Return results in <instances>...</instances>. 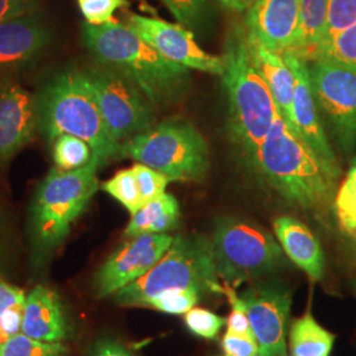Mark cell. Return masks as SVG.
Returning <instances> with one entry per match:
<instances>
[{"mask_svg": "<svg viewBox=\"0 0 356 356\" xmlns=\"http://www.w3.org/2000/svg\"><path fill=\"white\" fill-rule=\"evenodd\" d=\"M251 164L293 206L322 211L334 204L341 168L314 152L281 115L259 145Z\"/></svg>", "mask_w": 356, "mask_h": 356, "instance_id": "obj_1", "label": "cell"}, {"mask_svg": "<svg viewBox=\"0 0 356 356\" xmlns=\"http://www.w3.org/2000/svg\"><path fill=\"white\" fill-rule=\"evenodd\" d=\"M81 38L97 64L132 79L154 108L177 102L189 86V69L163 57L118 20L103 26L85 22L81 26Z\"/></svg>", "mask_w": 356, "mask_h": 356, "instance_id": "obj_2", "label": "cell"}, {"mask_svg": "<svg viewBox=\"0 0 356 356\" xmlns=\"http://www.w3.org/2000/svg\"><path fill=\"white\" fill-rule=\"evenodd\" d=\"M38 132L48 143L73 135L91 147L101 169L119 157L120 144L111 138L85 69L66 67L51 78L38 95Z\"/></svg>", "mask_w": 356, "mask_h": 356, "instance_id": "obj_3", "label": "cell"}, {"mask_svg": "<svg viewBox=\"0 0 356 356\" xmlns=\"http://www.w3.org/2000/svg\"><path fill=\"white\" fill-rule=\"evenodd\" d=\"M222 58L220 76L229 104V134L251 164L280 113L266 81L252 63L245 26L232 28Z\"/></svg>", "mask_w": 356, "mask_h": 356, "instance_id": "obj_4", "label": "cell"}, {"mask_svg": "<svg viewBox=\"0 0 356 356\" xmlns=\"http://www.w3.org/2000/svg\"><path fill=\"white\" fill-rule=\"evenodd\" d=\"M193 291L204 294H223L216 275L211 241L201 234L177 235L166 254L140 279L114 294L115 304L145 307L156 296L169 291Z\"/></svg>", "mask_w": 356, "mask_h": 356, "instance_id": "obj_5", "label": "cell"}, {"mask_svg": "<svg viewBox=\"0 0 356 356\" xmlns=\"http://www.w3.org/2000/svg\"><path fill=\"white\" fill-rule=\"evenodd\" d=\"M98 169L94 161L69 172L54 166L40 182L29 213L31 238L38 251H53L66 239L99 189Z\"/></svg>", "mask_w": 356, "mask_h": 356, "instance_id": "obj_6", "label": "cell"}, {"mask_svg": "<svg viewBox=\"0 0 356 356\" xmlns=\"http://www.w3.org/2000/svg\"><path fill=\"white\" fill-rule=\"evenodd\" d=\"M210 241L219 280L235 289L243 282L263 280L285 264L280 243L247 219L218 218Z\"/></svg>", "mask_w": 356, "mask_h": 356, "instance_id": "obj_7", "label": "cell"}, {"mask_svg": "<svg viewBox=\"0 0 356 356\" xmlns=\"http://www.w3.org/2000/svg\"><path fill=\"white\" fill-rule=\"evenodd\" d=\"M119 157L149 166L169 181L204 179L210 169L209 145L201 132L185 120H165L120 145Z\"/></svg>", "mask_w": 356, "mask_h": 356, "instance_id": "obj_8", "label": "cell"}, {"mask_svg": "<svg viewBox=\"0 0 356 356\" xmlns=\"http://www.w3.org/2000/svg\"><path fill=\"white\" fill-rule=\"evenodd\" d=\"M111 138L123 144L154 126L156 108L123 73L94 65L85 69Z\"/></svg>", "mask_w": 356, "mask_h": 356, "instance_id": "obj_9", "label": "cell"}, {"mask_svg": "<svg viewBox=\"0 0 356 356\" xmlns=\"http://www.w3.org/2000/svg\"><path fill=\"white\" fill-rule=\"evenodd\" d=\"M316 102L344 153L356 147V74L322 61L307 63Z\"/></svg>", "mask_w": 356, "mask_h": 356, "instance_id": "obj_10", "label": "cell"}, {"mask_svg": "<svg viewBox=\"0 0 356 356\" xmlns=\"http://www.w3.org/2000/svg\"><path fill=\"white\" fill-rule=\"evenodd\" d=\"M241 297L259 346L257 356H288L286 323L292 306V291L279 280L252 282Z\"/></svg>", "mask_w": 356, "mask_h": 356, "instance_id": "obj_11", "label": "cell"}, {"mask_svg": "<svg viewBox=\"0 0 356 356\" xmlns=\"http://www.w3.org/2000/svg\"><path fill=\"white\" fill-rule=\"evenodd\" d=\"M124 24L172 63L216 76L223 72L222 56L204 51L186 26L134 13H126Z\"/></svg>", "mask_w": 356, "mask_h": 356, "instance_id": "obj_12", "label": "cell"}, {"mask_svg": "<svg viewBox=\"0 0 356 356\" xmlns=\"http://www.w3.org/2000/svg\"><path fill=\"white\" fill-rule=\"evenodd\" d=\"M175 241L170 234H143L128 238L97 270L92 289L97 298L114 296L128 284L140 279L166 254Z\"/></svg>", "mask_w": 356, "mask_h": 356, "instance_id": "obj_13", "label": "cell"}, {"mask_svg": "<svg viewBox=\"0 0 356 356\" xmlns=\"http://www.w3.org/2000/svg\"><path fill=\"white\" fill-rule=\"evenodd\" d=\"M38 132V97L13 79L0 81V165L8 163Z\"/></svg>", "mask_w": 356, "mask_h": 356, "instance_id": "obj_14", "label": "cell"}, {"mask_svg": "<svg viewBox=\"0 0 356 356\" xmlns=\"http://www.w3.org/2000/svg\"><path fill=\"white\" fill-rule=\"evenodd\" d=\"M298 23L300 0H254L245 13L248 38L276 53L292 48Z\"/></svg>", "mask_w": 356, "mask_h": 356, "instance_id": "obj_15", "label": "cell"}, {"mask_svg": "<svg viewBox=\"0 0 356 356\" xmlns=\"http://www.w3.org/2000/svg\"><path fill=\"white\" fill-rule=\"evenodd\" d=\"M280 54H282L285 61L291 66L294 76L291 128L314 149V152L318 153L321 157H323L331 164H338L326 136L325 127L319 118L318 106L310 85L307 63L292 51H284Z\"/></svg>", "mask_w": 356, "mask_h": 356, "instance_id": "obj_16", "label": "cell"}, {"mask_svg": "<svg viewBox=\"0 0 356 356\" xmlns=\"http://www.w3.org/2000/svg\"><path fill=\"white\" fill-rule=\"evenodd\" d=\"M51 41V31L35 13L0 24V73L38 60Z\"/></svg>", "mask_w": 356, "mask_h": 356, "instance_id": "obj_17", "label": "cell"}, {"mask_svg": "<svg viewBox=\"0 0 356 356\" xmlns=\"http://www.w3.org/2000/svg\"><path fill=\"white\" fill-rule=\"evenodd\" d=\"M22 332L44 342H63L70 335V325L60 296L38 285L26 298Z\"/></svg>", "mask_w": 356, "mask_h": 356, "instance_id": "obj_18", "label": "cell"}, {"mask_svg": "<svg viewBox=\"0 0 356 356\" xmlns=\"http://www.w3.org/2000/svg\"><path fill=\"white\" fill-rule=\"evenodd\" d=\"M273 231L284 254L302 269L312 281H321L326 270V259L322 245L312 229L293 216H277Z\"/></svg>", "mask_w": 356, "mask_h": 356, "instance_id": "obj_19", "label": "cell"}, {"mask_svg": "<svg viewBox=\"0 0 356 356\" xmlns=\"http://www.w3.org/2000/svg\"><path fill=\"white\" fill-rule=\"evenodd\" d=\"M248 47L254 67L266 81L277 104L279 113L291 127L294 97V76L291 66L285 61L282 54L266 49L250 38Z\"/></svg>", "mask_w": 356, "mask_h": 356, "instance_id": "obj_20", "label": "cell"}, {"mask_svg": "<svg viewBox=\"0 0 356 356\" xmlns=\"http://www.w3.org/2000/svg\"><path fill=\"white\" fill-rule=\"evenodd\" d=\"M179 218L181 211L177 200L173 194L164 193L131 216L124 236L128 239L143 234H168L177 229Z\"/></svg>", "mask_w": 356, "mask_h": 356, "instance_id": "obj_21", "label": "cell"}, {"mask_svg": "<svg viewBox=\"0 0 356 356\" xmlns=\"http://www.w3.org/2000/svg\"><path fill=\"white\" fill-rule=\"evenodd\" d=\"M329 0H300V23L292 51L302 60L309 56L322 42L327 23Z\"/></svg>", "mask_w": 356, "mask_h": 356, "instance_id": "obj_22", "label": "cell"}, {"mask_svg": "<svg viewBox=\"0 0 356 356\" xmlns=\"http://www.w3.org/2000/svg\"><path fill=\"white\" fill-rule=\"evenodd\" d=\"M335 335L322 327L310 310L293 321L289 331L291 356H330Z\"/></svg>", "mask_w": 356, "mask_h": 356, "instance_id": "obj_23", "label": "cell"}, {"mask_svg": "<svg viewBox=\"0 0 356 356\" xmlns=\"http://www.w3.org/2000/svg\"><path fill=\"white\" fill-rule=\"evenodd\" d=\"M310 61L337 65L356 74V23L318 45L306 60Z\"/></svg>", "mask_w": 356, "mask_h": 356, "instance_id": "obj_24", "label": "cell"}, {"mask_svg": "<svg viewBox=\"0 0 356 356\" xmlns=\"http://www.w3.org/2000/svg\"><path fill=\"white\" fill-rule=\"evenodd\" d=\"M54 165L69 172L88 165L92 159L89 144L73 135H61L51 143Z\"/></svg>", "mask_w": 356, "mask_h": 356, "instance_id": "obj_25", "label": "cell"}, {"mask_svg": "<svg viewBox=\"0 0 356 356\" xmlns=\"http://www.w3.org/2000/svg\"><path fill=\"white\" fill-rule=\"evenodd\" d=\"M0 356H69V348L61 342H44L20 332L1 344Z\"/></svg>", "mask_w": 356, "mask_h": 356, "instance_id": "obj_26", "label": "cell"}, {"mask_svg": "<svg viewBox=\"0 0 356 356\" xmlns=\"http://www.w3.org/2000/svg\"><path fill=\"white\" fill-rule=\"evenodd\" d=\"M101 188L118 202L123 204L131 213V216L135 214L143 206L139 185L132 168L119 170L114 177L103 182Z\"/></svg>", "mask_w": 356, "mask_h": 356, "instance_id": "obj_27", "label": "cell"}, {"mask_svg": "<svg viewBox=\"0 0 356 356\" xmlns=\"http://www.w3.org/2000/svg\"><path fill=\"white\" fill-rule=\"evenodd\" d=\"M178 24L191 32H202L209 19L207 0H163Z\"/></svg>", "mask_w": 356, "mask_h": 356, "instance_id": "obj_28", "label": "cell"}, {"mask_svg": "<svg viewBox=\"0 0 356 356\" xmlns=\"http://www.w3.org/2000/svg\"><path fill=\"white\" fill-rule=\"evenodd\" d=\"M201 296L193 291H169L161 293L152 298L145 307L159 310L161 313L172 314V316H181L186 314L194 306L198 304Z\"/></svg>", "mask_w": 356, "mask_h": 356, "instance_id": "obj_29", "label": "cell"}, {"mask_svg": "<svg viewBox=\"0 0 356 356\" xmlns=\"http://www.w3.org/2000/svg\"><path fill=\"white\" fill-rule=\"evenodd\" d=\"M76 6L86 23L91 26H103L115 20L118 10L127 8L129 0H76Z\"/></svg>", "mask_w": 356, "mask_h": 356, "instance_id": "obj_30", "label": "cell"}, {"mask_svg": "<svg viewBox=\"0 0 356 356\" xmlns=\"http://www.w3.org/2000/svg\"><path fill=\"white\" fill-rule=\"evenodd\" d=\"M226 322L227 319L202 307H193L185 314L186 327L204 339H216Z\"/></svg>", "mask_w": 356, "mask_h": 356, "instance_id": "obj_31", "label": "cell"}, {"mask_svg": "<svg viewBox=\"0 0 356 356\" xmlns=\"http://www.w3.org/2000/svg\"><path fill=\"white\" fill-rule=\"evenodd\" d=\"M355 23L356 0H329L327 23L322 42L330 40L332 36L348 26H354Z\"/></svg>", "mask_w": 356, "mask_h": 356, "instance_id": "obj_32", "label": "cell"}, {"mask_svg": "<svg viewBox=\"0 0 356 356\" xmlns=\"http://www.w3.org/2000/svg\"><path fill=\"white\" fill-rule=\"evenodd\" d=\"M222 286H223V294L227 297V301L231 305V312H229V318L226 322L227 331L232 334H236V335L248 337V338L256 341L250 319H248L247 307H245L241 294H238L236 289L229 285L222 284Z\"/></svg>", "mask_w": 356, "mask_h": 356, "instance_id": "obj_33", "label": "cell"}, {"mask_svg": "<svg viewBox=\"0 0 356 356\" xmlns=\"http://www.w3.org/2000/svg\"><path fill=\"white\" fill-rule=\"evenodd\" d=\"M132 169L135 172L136 181L139 185L143 206L159 198L161 194L165 193L166 186L170 181L163 173L154 170L149 166L139 164V163H136L135 165L132 166Z\"/></svg>", "mask_w": 356, "mask_h": 356, "instance_id": "obj_34", "label": "cell"}, {"mask_svg": "<svg viewBox=\"0 0 356 356\" xmlns=\"http://www.w3.org/2000/svg\"><path fill=\"white\" fill-rule=\"evenodd\" d=\"M334 211L344 231L350 234L356 232V193L351 191L344 182L337 191Z\"/></svg>", "mask_w": 356, "mask_h": 356, "instance_id": "obj_35", "label": "cell"}, {"mask_svg": "<svg viewBox=\"0 0 356 356\" xmlns=\"http://www.w3.org/2000/svg\"><path fill=\"white\" fill-rule=\"evenodd\" d=\"M225 356H257L259 346L254 339L226 331L222 338Z\"/></svg>", "mask_w": 356, "mask_h": 356, "instance_id": "obj_36", "label": "cell"}, {"mask_svg": "<svg viewBox=\"0 0 356 356\" xmlns=\"http://www.w3.org/2000/svg\"><path fill=\"white\" fill-rule=\"evenodd\" d=\"M38 7V0H0V24L35 13Z\"/></svg>", "mask_w": 356, "mask_h": 356, "instance_id": "obj_37", "label": "cell"}, {"mask_svg": "<svg viewBox=\"0 0 356 356\" xmlns=\"http://www.w3.org/2000/svg\"><path fill=\"white\" fill-rule=\"evenodd\" d=\"M23 317H24V305L13 306L7 309L0 316V334H3L7 338L20 334Z\"/></svg>", "mask_w": 356, "mask_h": 356, "instance_id": "obj_38", "label": "cell"}, {"mask_svg": "<svg viewBox=\"0 0 356 356\" xmlns=\"http://www.w3.org/2000/svg\"><path fill=\"white\" fill-rule=\"evenodd\" d=\"M89 356H135L126 346L113 338H101L92 344Z\"/></svg>", "mask_w": 356, "mask_h": 356, "instance_id": "obj_39", "label": "cell"}, {"mask_svg": "<svg viewBox=\"0 0 356 356\" xmlns=\"http://www.w3.org/2000/svg\"><path fill=\"white\" fill-rule=\"evenodd\" d=\"M26 298L23 289L0 279V316L13 306L24 305Z\"/></svg>", "mask_w": 356, "mask_h": 356, "instance_id": "obj_40", "label": "cell"}, {"mask_svg": "<svg viewBox=\"0 0 356 356\" xmlns=\"http://www.w3.org/2000/svg\"><path fill=\"white\" fill-rule=\"evenodd\" d=\"M222 8L229 13H247L254 0H214Z\"/></svg>", "mask_w": 356, "mask_h": 356, "instance_id": "obj_41", "label": "cell"}, {"mask_svg": "<svg viewBox=\"0 0 356 356\" xmlns=\"http://www.w3.org/2000/svg\"><path fill=\"white\" fill-rule=\"evenodd\" d=\"M343 182L351 191L356 193V165H353V168L350 169V172L347 173Z\"/></svg>", "mask_w": 356, "mask_h": 356, "instance_id": "obj_42", "label": "cell"}, {"mask_svg": "<svg viewBox=\"0 0 356 356\" xmlns=\"http://www.w3.org/2000/svg\"><path fill=\"white\" fill-rule=\"evenodd\" d=\"M351 286H353V291H354V293L356 294V273L355 276H354V279L351 281Z\"/></svg>", "mask_w": 356, "mask_h": 356, "instance_id": "obj_43", "label": "cell"}, {"mask_svg": "<svg viewBox=\"0 0 356 356\" xmlns=\"http://www.w3.org/2000/svg\"><path fill=\"white\" fill-rule=\"evenodd\" d=\"M7 339H8L7 337H4L3 334H0V347H1V344L4 343Z\"/></svg>", "mask_w": 356, "mask_h": 356, "instance_id": "obj_44", "label": "cell"}, {"mask_svg": "<svg viewBox=\"0 0 356 356\" xmlns=\"http://www.w3.org/2000/svg\"><path fill=\"white\" fill-rule=\"evenodd\" d=\"M353 165H356V157L353 160Z\"/></svg>", "mask_w": 356, "mask_h": 356, "instance_id": "obj_45", "label": "cell"}, {"mask_svg": "<svg viewBox=\"0 0 356 356\" xmlns=\"http://www.w3.org/2000/svg\"><path fill=\"white\" fill-rule=\"evenodd\" d=\"M354 254H355L356 256V243L354 244Z\"/></svg>", "mask_w": 356, "mask_h": 356, "instance_id": "obj_46", "label": "cell"}]
</instances>
